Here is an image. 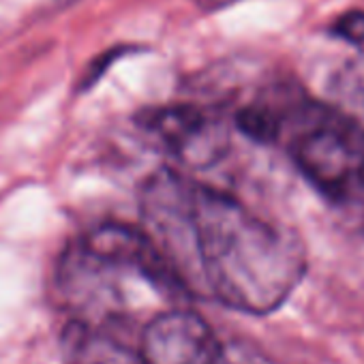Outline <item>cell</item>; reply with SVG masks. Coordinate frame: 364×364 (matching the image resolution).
Returning <instances> with one entry per match:
<instances>
[{"label":"cell","mask_w":364,"mask_h":364,"mask_svg":"<svg viewBox=\"0 0 364 364\" xmlns=\"http://www.w3.org/2000/svg\"><path fill=\"white\" fill-rule=\"evenodd\" d=\"M139 210L144 230L189 294H208L234 311H277L306 272L296 234L171 169H156L144 182Z\"/></svg>","instance_id":"cell-1"},{"label":"cell","mask_w":364,"mask_h":364,"mask_svg":"<svg viewBox=\"0 0 364 364\" xmlns=\"http://www.w3.org/2000/svg\"><path fill=\"white\" fill-rule=\"evenodd\" d=\"M291 156L311 185L341 206L364 171V131L334 105H302L291 114Z\"/></svg>","instance_id":"cell-2"},{"label":"cell","mask_w":364,"mask_h":364,"mask_svg":"<svg viewBox=\"0 0 364 364\" xmlns=\"http://www.w3.org/2000/svg\"><path fill=\"white\" fill-rule=\"evenodd\" d=\"M137 127L163 150L193 169L219 163L230 150L228 122L200 105H156L137 114Z\"/></svg>","instance_id":"cell-3"},{"label":"cell","mask_w":364,"mask_h":364,"mask_svg":"<svg viewBox=\"0 0 364 364\" xmlns=\"http://www.w3.org/2000/svg\"><path fill=\"white\" fill-rule=\"evenodd\" d=\"M137 349L144 364H215L223 345L198 313L169 309L141 328Z\"/></svg>","instance_id":"cell-4"},{"label":"cell","mask_w":364,"mask_h":364,"mask_svg":"<svg viewBox=\"0 0 364 364\" xmlns=\"http://www.w3.org/2000/svg\"><path fill=\"white\" fill-rule=\"evenodd\" d=\"M60 345L65 364H144L139 349H131L112 328L84 319L67 323Z\"/></svg>","instance_id":"cell-5"},{"label":"cell","mask_w":364,"mask_h":364,"mask_svg":"<svg viewBox=\"0 0 364 364\" xmlns=\"http://www.w3.org/2000/svg\"><path fill=\"white\" fill-rule=\"evenodd\" d=\"M285 101H253L236 112V127L253 141H277L291 120L294 109Z\"/></svg>","instance_id":"cell-6"},{"label":"cell","mask_w":364,"mask_h":364,"mask_svg":"<svg viewBox=\"0 0 364 364\" xmlns=\"http://www.w3.org/2000/svg\"><path fill=\"white\" fill-rule=\"evenodd\" d=\"M328 95L338 112H343L349 120H353L364 131V56L347 60L338 67L330 82Z\"/></svg>","instance_id":"cell-7"},{"label":"cell","mask_w":364,"mask_h":364,"mask_svg":"<svg viewBox=\"0 0 364 364\" xmlns=\"http://www.w3.org/2000/svg\"><path fill=\"white\" fill-rule=\"evenodd\" d=\"M334 33L364 56V11H349L338 18Z\"/></svg>","instance_id":"cell-8"},{"label":"cell","mask_w":364,"mask_h":364,"mask_svg":"<svg viewBox=\"0 0 364 364\" xmlns=\"http://www.w3.org/2000/svg\"><path fill=\"white\" fill-rule=\"evenodd\" d=\"M338 208H343L358 223L360 232L364 234V171H362V176L358 178L353 189L349 191V196L343 200V204Z\"/></svg>","instance_id":"cell-9"},{"label":"cell","mask_w":364,"mask_h":364,"mask_svg":"<svg viewBox=\"0 0 364 364\" xmlns=\"http://www.w3.org/2000/svg\"><path fill=\"white\" fill-rule=\"evenodd\" d=\"M215 364H249V362H247V358L242 353H232V351H228L223 347V351H221V355H219V360Z\"/></svg>","instance_id":"cell-10"}]
</instances>
